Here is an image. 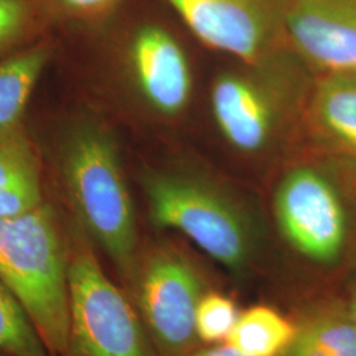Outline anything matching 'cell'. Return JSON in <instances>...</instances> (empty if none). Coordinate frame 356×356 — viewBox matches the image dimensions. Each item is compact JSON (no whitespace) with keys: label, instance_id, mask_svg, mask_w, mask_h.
<instances>
[{"label":"cell","instance_id":"obj_1","mask_svg":"<svg viewBox=\"0 0 356 356\" xmlns=\"http://www.w3.org/2000/svg\"><path fill=\"white\" fill-rule=\"evenodd\" d=\"M141 186L157 229L179 232L235 277L254 272L264 234L256 213L232 189L191 169L148 170Z\"/></svg>","mask_w":356,"mask_h":356},{"label":"cell","instance_id":"obj_2","mask_svg":"<svg viewBox=\"0 0 356 356\" xmlns=\"http://www.w3.org/2000/svg\"><path fill=\"white\" fill-rule=\"evenodd\" d=\"M61 177L76 223L124 282L140 252L138 219L116 141L102 123L83 120L69 131Z\"/></svg>","mask_w":356,"mask_h":356},{"label":"cell","instance_id":"obj_3","mask_svg":"<svg viewBox=\"0 0 356 356\" xmlns=\"http://www.w3.org/2000/svg\"><path fill=\"white\" fill-rule=\"evenodd\" d=\"M69 241L48 202L0 218V281L24 307L51 356L69 332Z\"/></svg>","mask_w":356,"mask_h":356},{"label":"cell","instance_id":"obj_4","mask_svg":"<svg viewBox=\"0 0 356 356\" xmlns=\"http://www.w3.org/2000/svg\"><path fill=\"white\" fill-rule=\"evenodd\" d=\"M304 69L286 48L256 63H239L214 78L210 110L232 151L243 156L268 152L304 116L310 94Z\"/></svg>","mask_w":356,"mask_h":356},{"label":"cell","instance_id":"obj_5","mask_svg":"<svg viewBox=\"0 0 356 356\" xmlns=\"http://www.w3.org/2000/svg\"><path fill=\"white\" fill-rule=\"evenodd\" d=\"M69 241V332L64 356H160L126 289L104 272L76 222Z\"/></svg>","mask_w":356,"mask_h":356},{"label":"cell","instance_id":"obj_6","mask_svg":"<svg viewBox=\"0 0 356 356\" xmlns=\"http://www.w3.org/2000/svg\"><path fill=\"white\" fill-rule=\"evenodd\" d=\"M160 356H188L200 348L195 312L209 291L202 268L178 244L140 248L124 281Z\"/></svg>","mask_w":356,"mask_h":356},{"label":"cell","instance_id":"obj_7","mask_svg":"<svg viewBox=\"0 0 356 356\" xmlns=\"http://www.w3.org/2000/svg\"><path fill=\"white\" fill-rule=\"evenodd\" d=\"M273 216L282 239L309 264L323 269L341 264L348 242L347 213L319 169L296 164L282 175L273 193Z\"/></svg>","mask_w":356,"mask_h":356},{"label":"cell","instance_id":"obj_8","mask_svg":"<svg viewBox=\"0 0 356 356\" xmlns=\"http://www.w3.org/2000/svg\"><path fill=\"white\" fill-rule=\"evenodd\" d=\"M206 47L239 63L284 51L288 0H166Z\"/></svg>","mask_w":356,"mask_h":356},{"label":"cell","instance_id":"obj_9","mask_svg":"<svg viewBox=\"0 0 356 356\" xmlns=\"http://www.w3.org/2000/svg\"><path fill=\"white\" fill-rule=\"evenodd\" d=\"M285 35L309 72L356 76V0H288Z\"/></svg>","mask_w":356,"mask_h":356},{"label":"cell","instance_id":"obj_10","mask_svg":"<svg viewBox=\"0 0 356 356\" xmlns=\"http://www.w3.org/2000/svg\"><path fill=\"white\" fill-rule=\"evenodd\" d=\"M129 66L141 97L157 114L177 118L189 107L193 72L176 38L159 26H144L131 40Z\"/></svg>","mask_w":356,"mask_h":356},{"label":"cell","instance_id":"obj_11","mask_svg":"<svg viewBox=\"0 0 356 356\" xmlns=\"http://www.w3.org/2000/svg\"><path fill=\"white\" fill-rule=\"evenodd\" d=\"M302 120L318 143L356 159V76H318Z\"/></svg>","mask_w":356,"mask_h":356},{"label":"cell","instance_id":"obj_12","mask_svg":"<svg viewBox=\"0 0 356 356\" xmlns=\"http://www.w3.org/2000/svg\"><path fill=\"white\" fill-rule=\"evenodd\" d=\"M45 202L38 156L20 126L0 129V218Z\"/></svg>","mask_w":356,"mask_h":356},{"label":"cell","instance_id":"obj_13","mask_svg":"<svg viewBox=\"0 0 356 356\" xmlns=\"http://www.w3.org/2000/svg\"><path fill=\"white\" fill-rule=\"evenodd\" d=\"M294 339L332 356H356V326L343 297L321 298L296 321Z\"/></svg>","mask_w":356,"mask_h":356},{"label":"cell","instance_id":"obj_14","mask_svg":"<svg viewBox=\"0 0 356 356\" xmlns=\"http://www.w3.org/2000/svg\"><path fill=\"white\" fill-rule=\"evenodd\" d=\"M297 325L267 305L244 310L226 343L245 356H280L293 342Z\"/></svg>","mask_w":356,"mask_h":356},{"label":"cell","instance_id":"obj_15","mask_svg":"<svg viewBox=\"0 0 356 356\" xmlns=\"http://www.w3.org/2000/svg\"><path fill=\"white\" fill-rule=\"evenodd\" d=\"M48 60L49 49L38 45L0 61V129L20 126Z\"/></svg>","mask_w":356,"mask_h":356},{"label":"cell","instance_id":"obj_16","mask_svg":"<svg viewBox=\"0 0 356 356\" xmlns=\"http://www.w3.org/2000/svg\"><path fill=\"white\" fill-rule=\"evenodd\" d=\"M0 354L51 356L24 307L0 281Z\"/></svg>","mask_w":356,"mask_h":356},{"label":"cell","instance_id":"obj_17","mask_svg":"<svg viewBox=\"0 0 356 356\" xmlns=\"http://www.w3.org/2000/svg\"><path fill=\"white\" fill-rule=\"evenodd\" d=\"M239 314L232 298L209 289L195 312V331L201 343L218 344L227 341Z\"/></svg>","mask_w":356,"mask_h":356},{"label":"cell","instance_id":"obj_18","mask_svg":"<svg viewBox=\"0 0 356 356\" xmlns=\"http://www.w3.org/2000/svg\"><path fill=\"white\" fill-rule=\"evenodd\" d=\"M49 13L47 0H0V51L31 36Z\"/></svg>","mask_w":356,"mask_h":356},{"label":"cell","instance_id":"obj_19","mask_svg":"<svg viewBox=\"0 0 356 356\" xmlns=\"http://www.w3.org/2000/svg\"><path fill=\"white\" fill-rule=\"evenodd\" d=\"M54 13L73 19H95L110 13L119 0H47Z\"/></svg>","mask_w":356,"mask_h":356},{"label":"cell","instance_id":"obj_20","mask_svg":"<svg viewBox=\"0 0 356 356\" xmlns=\"http://www.w3.org/2000/svg\"><path fill=\"white\" fill-rule=\"evenodd\" d=\"M188 356H245L235 350L229 343L210 344L209 347H200Z\"/></svg>","mask_w":356,"mask_h":356},{"label":"cell","instance_id":"obj_21","mask_svg":"<svg viewBox=\"0 0 356 356\" xmlns=\"http://www.w3.org/2000/svg\"><path fill=\"white\" fill-rule=\"evenodd\" d=\"M280 356H332L326 354V353H322L317 348H313L307 344L302 343L297 339H293L291 346L281 354Z\"/></svg>","mask_w":356,"mask_h":356},{"label":"cell","instance_id":"obj_22","mask_svg":"<svg viewBox=\"0 0 356 356\" xmlns=\"http://www.w3.org/2000/svg\"><path fill=\"white\" fill-rule=\"evenodd\" d=\"M343 300L356 326V269L354 273H351L350 279L346 284V294L343 296Z\"/></svg>","mask_w":356,"mask_h":356},{"label":"cell","instance_id":"obj_23","mask_svg":"<svg viewBox=\"0 0 356 356\" xmlns=\"http://www.w3.org/2000/svg\"><path fill=\"white\" fill-rule=\"evenodd\" d=\"M0 356H13V355H7V354H0Z\"/></svg>","mask_w":356,"mask_h":356}]
</instances>
